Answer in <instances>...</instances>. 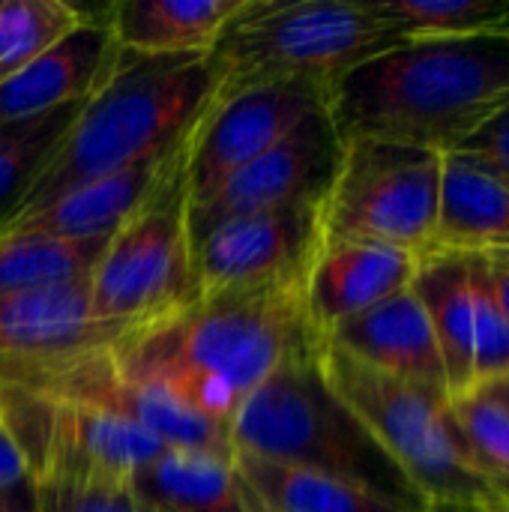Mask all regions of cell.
<instances>
[{"mask_svg": "<svg viewBox=\"0 0 509 512\" xmlns=\"http://www.w3.org/2000/svg\"><path fill=\"white\" fill-rule=\"evenodd\" d=\"M318 363L330 390L426 501H495L468 456L450 399L375 372L330 342Z\"/></svg>", "mask_w": 509, "mask_h": 512, "instance_id": "cell-7", "label": "cell"}, {"mask_svg": "<svg viewBox=\"0 0 509 512\" xmlns=\"http://www.w3.org/2000/svg\"><path fill=\"white\" fill-rule=\"evenodd\" d=\"M99 351L111 342L90 312V276L0 297V390H36Z\"/></svg>", "mask_w": 509, "mask_h": 512, "instance_id": "cell-11", "label": "cell"}, {"mask_svg": "<svg viewBox=\"0 0 509 512\" xmlns=\"http://www.w3.org/2000/svg\"><path fill=\"white\" fill-rule=\"evenodd\" d=\"M330 90L309 81H273L216 99L201 117L189 147L192 201L213 192L234 171L267 153L306 117L327 108Z\"/></svg>", "mask_w": 509, "mask_h": 512, "instance_id": "cell-12", "label": "cell"}, {"mask_svg": "<svg viewBox=\"0 0 509 512\" xmlns=\"http://www.w3.org/2000/svg\"><path fill=\"white\" fill-rule=\"evenodd\" d=\"M321 201L288 204L216 225L195 243L198 297L273 285H306L324 240Z\"/></svg>", "mask_w": 509, "mask_h": 512, "instance_id": "cell-9", "label": "cell"}, {"mask_svg": "<svg viewBox=\"0 0 509 512\" xmlns=\"http://www.w3.org/2000/svg\"><path fill=\"white\" fill-rule=\"evenodd\" d=\"M420 512H486L480 501H426Z\"/></svg>", "mask_w": 509, "mask_h": 512, "instance_id": "cell-33", "label": "cell"}, {"mask_svg": "<svg viewBox=\"0 0 509 512\" xmlns=\"http://www.w3.org/2000/svg\"><path fill=\"white\" fill-rule=\"evenodd\" d=\"M132 489L156 512H261L243 483L234 453L174 450L132 477Z\"/></svg>", "mask_w": 509, "mask_h": 512, "instance_id": "cell-19", "label": "cell"}, {"mask_svg": "<svg viewBox=\"0 0 509 512\" xmlns=\"http://www.w3.org/2000/svg\"><path fill=\"white\" fill-rule=\"evenodd\" d=\"M318 357L321 351L285 363L246 399L231 423L234 453L333 474L390 498L405 512L423 510L426 498L330 390Z\"/></svg>", "mask_w": 509, "mask_h": 512, "instance_id": "cell-5", "label": "cell"}, {"mask_svg": "<svg viewBox=\"0 0 509 512\" xmlns=\"http://www.w3.org/2000/svg\"><path fill=\"white\" fill-rule=\"evenodd\" d=\"M87 15L63 0H0V84L54 48Z\"/></svg>", "mask_w": 509, "mask_h": 512, "instance_id": "cell-24", "label": "cell"}, {"mask_svg": "<svg viewBox=\"0 0 509 512\" xmlns=\"http://www.w3.org/2000/svg\"><path fill=\"white\" fill-rule=\"evenodd\" d=\"M33 512H147L132 483L111 477L36 474Z\"/></svg>", "mask_w": 509, "mask_h": 512, "instance_id": "cell-27", "label": "cell"}, {"mask_svg": "<svg viewBox=\"0 0 509 512\" xmlns=\"http://www.w3.org/2000/svg\"><path fill=\"white\" fill-rule=\"evenodd\" d=\"M414 252L369 240H321L306 276V312L321 339L342 321L411 288Z\"/></svg>", "mask_w": 509, "mask_h": 512, "instance_id": "cell-13", "label": "cell"}, {"mask_svg": "<svg viewBox=\"0 0 509 512\" xmlns=\"http://www.w3.org/2000/svg\"><path fill=\"white\" fill-rule=\"evenodd\" d=\"M489 393H495L504 405L509 408V378H501V381H492V384H483Z\"/></svg>", "mask_w": 509, "mask_h": 512, "instance_id": "cell-34", "label": "cell"}, {"mask_svg": "<svg viewBox=\"0 0 509 512\" xmlns=\"http://www.w3.org/2000/svg\"><path fill=\"white\" fill-rule=\"evenodd\" d=\"M507 3L509 0H372V6L405 33V39L492 30Z\"/></svg>", "mask_w": 509, "mask_h": 512, "instance_id": "cell-26", "label": "cell"}, {"mask_svg": "<svg viewBox=\"0 0 509 512\" xmlns=\"http://www.w3.org/2000/svg\"><path fill=\"white\" fill-rule=\"evenodd\" d=\"M189 138L171 153L141 159L129 165L126 171H117L111 177H102L66 195H57L54 201H48L45 207L27 216L9 219L6 225H0V231H33V234L69 240V243H90V240L105 243L156 192V186L180 159Z\"/></svg>", "mask_w": 509, "mask_h": 512, "instance_id": "cell-16", "label": "cell"}, {"mask_svg": "<svg viewBox=\"0 0 509 512\" xmlns=\"http://www.w3.org/2000/svg\"><path fill=\"white\" fill-rule=\"evenodd\" d=\"M237 471L261 512H405L390 498L300 465L234 453Z\"/></svg>", "mask_w": 509, "mask_h": 512, "instance_id": "cell-21", "label": "cell"}, {"mask_svg": "<svg viewBox=\"0 0 509 512\" xmlns=\"http://www.w3.org/2000/svg\"><path fill=\"white\" fill-rule=\"evenodd\" d=\"M405 42L372 0H246L207 54L216 99L273 81L333 87L360 63Z\"/></svg>", "mask_w": 509, "mask_h": 512, "instance_id": "cell-4", "label": "cell"}, {"mask_svg": "<svg viewBox=\"0 0 509 512\" xmlns=\"http://www.w3.org/2000/svg\"><path fill=\"white\" fill-rule=\"evenodd\" d=\"M246 0H120L102 15L120 51L144 57L210 54Z\"/></svg>", "mask_w": 509, "mask_h": 512, "instance_id": "cell-18", "label": "cell"}, {"mask_svg": "<svg viewBox=\"0 0 509 512\" xmlns=\"http://www.w3.org/2000/svg\"><path fill=\"white\" fill-rule=\"evenodd\" d=\"M486 512H509V504H504V501H492V504H486Z\"/></svg>", "mask_w": 509, "mask_h": 512, "instance_id": "cell-36", "label": "cell"}, {"mask_svg": "<svg viewBox=\"0 0 509 512\" xmlns=\"http://www.w3.org/2000/svg\"><path fill=\"white\" fill-rule=\"evenodd\" d=\"M411 291L432 324L450 399L477 390L474 375V297H471V255L429 249L417 258Z\"/></svg>", "mask_w": 509, "mask_h": 512, "instance_id": "cell-20", "label": "cell"}, {"mask_svg": "<svg viewBox=\"0 0 509 512\" xmlns=\"http://www.w3.org/2000/svg\"><path fill=\"white\" fill-rule=\"evenodd\" d=\"M324 342L342 348L375 372L450 399V384L432 324L411 288L342 321L327 333Z\"/></svg>", "mask_w": 509, "mask_h": 512, "instance_id": "cell-14", "label": "cell"}, {"mask_svg": "<svg viewBox=\"0 0 509 512\" xmlns=\"http://www.w3.org/2000/svg\"><path fill=\"white\" fill-rule=\"evenodd\" d=\"M189 147L192 138L156 192L102 246L90 273V312L111 348L198 300L189 231Z\"/></svg>", "mask_w": 509, "mask_h": 512, "instance_id": "cell-6", "label": "cell"}, {"mask_svg": "<svg viewBox=\"0 0 509 512\" xmlns=\"http://www.w3.org/2000/svg\"><path fill=\"white\" fill-rule=\"evenodd\" d=\"M429 249L465 255L509 249V186L462 150L441 156L438 219Z\"/></svg>", "mask_w": 509, "mask_h": 512, "instance_id": "cell-17", "label": "cell"}, {"mask_svg": "<svg viewBox=\"0 0 509 512\" xmlns=\"http://www.w3.org/2000/svg\"><path fill=\"white\" fill-rule=\"evenodd\" d=\"M324 339L306 312V285L198 297L156 327L120 339L114 369L231 429L246 399L285 363L318 354Z\"/></svg>", "mask_w": 509, "mask_h": 512, "instance_id": "cell-1", "label": "cell"}, {"mask_svg": "<svg viewBox=\"0 0 509 512\" xmlns=\"http://www.w3.org/2000/svg\"><path fill=\"white\" fill-rule=\"evenodd\" d=\"M147 512H156V510H147Z\"/></svg>", "mask_w": 509, "mask_h": 512, "instance_id": "cell-37", "label": "cell"}, {"mask_svg": "<svg viewBox=\"0 0 509 512\" xmlns=\"http://www.w3.org/2000/svg\"><path fill=\"white\" fill-rule=\"evenodd\" d=\"M105 243H69L33 231H0V297L87 279Z\"/></svg>", "mask_w": 509, "mask_h": 512, "instance_id": "cell-23", "label": "cell"}, {"mask_svg": "<svg viewBox=\"0 0 509 512\" xmlns=\"http://www.w3.org/2000/svg\"><path fill=\"white\" fill-rule=\"evenodd\" d=\"M474 297V375L477 387L509 378V318L492 288L483 255H471Z\"/></svg>", "mask_w": 509, "mask_h": 512, "instance_id": "cell-28", "label": "cell"}, {"mask_svg": "<svg viewBox=\"0 0 509 512\" xmlns=\"http://www.w3.org/2000/svg\"><path fill=\"white\" fill-rule=\"evenodd\" d=\"M0 512H33V483L27 489L0 495Z\"/></svg>", "mask_w": 509, "mask_h": 512, "instance_id": "cell-32", "label": "cell"}, {"mask_svg": "<svg viewBox=\"0 0 509 512\" xmlns=\"http://www.w3.org/2000/svg\"><path fill=\"white\" fill-rule=\"evenodd\" d=\"M117 57L120 48L105 15L90 12L69 36L0 84V123L90 99Z\"/></svg>", "mask_w": 509, "mask_h": 512, "instance_id": "cell-15", "label": "cell"}, {"mask_svg": "<svg viewBox=\"0 0 509 512\" xmlns=\"http://www.w3.org/2000/svg\"><path fill=\"white\" fill-rule=\"evenodd\" d=\"M509 105V33L405 39L342 75L327 96L339 141L459 150Z\"/></svg>", "mask_w": 509, "mask_h": 512, "instance_id": "cell-2", "label": "cell"}, {"mask_svg": "<svg viewBox=\"0 0 509 512\" xmlns=\"http://www.w3.org/2000/svg\"><path fill=\"white\" fill-rule=\"evenodd\" d=\"M213 102L216 72L207 54L144 57L120 51L12 219L141 159L177 150Z\"/></svg>", "mask_w": 509, "mask_h": 512, "instance_id": "cell-3", "label": "cell"}, {"mask_svg": "<svg viewBox=\"0 0 509 512\" xmlns=\"http://www.w3.org/2000/svg\"><path fill=\"white\" fill-rule=\"evenodd\" d=\"M492 30H498V33H509V3H507V9H504V15L495 21V27Z\"/></svg>", "mask_w": 509, "mask_h": 512, "instance_id": "cell-35", "label": "cell"}, {"mask_svg": "<svg viewBox=\"0 0 509 512\" xmlns=\"http://www.w3.org/2000/svg\"><path fill=\"white\" fill-rule=\"evenodd\" d=\"M30 483H33L30 462L24 459V453H21V447L15 444L12 432H9L6 423L0 420V495L27 489Z\"/></svg>", "mask_w": 509, "mask_h": 512, "instance_id": "cell-30", "label": "cell"}, {"mask_svg": "<svg viewBox=\"0 0 509 512\" xmlns=\"http://www.w3.org/2000/svg\"><path fill=\"white\" fill-rule=\"evenodd\" d=\"M453 414L468 456L495 501L509 504V408L486 387L453 399Z\"/></svg>", "mask_w": 509, "mask_h": 512, "instance_id": "cell-25", "label": "cell"}, {"mask_svg": "<svg viewBox=\"0 0 509 512\" xmlns=\"http://www.w3.org/2000/svg\"><path fill=\"white\" fill-rule=\"evenodd\" d=\"M441 156L381 138L342 141L321 210L324 240H369L423 255L438 219Z\"/></svg>", "mask_w": 509, "mask_h": 512, "instance_id": "cell-8", "label": "cell"}, {"mask_svg": "<svg viewBox=\"0 0 509 512\" xmlns=\"http://www.w3.org/2000/svg\"><path fill=\"white\" fill-rule=\"evenodd\" d=\"M84 102L87 99L36 117L0 123V225L15 216L27 192L36 186L48 162L60 150L66 132L72 129L75 117L81 114Z\"/></svg>", "mask_w": 509, "mask_h": 512, "instance_id": "cell-22", "label": "cell"}, {"mask_svg": "<svg viewBox=\"0 0 509 512\" xmlns=\"http://www.w3.org/2000/svg\"><path fill=\"white\" fill-rule=\"evenodd\" d=\"M339 159L342 141L333 129L330 111L324 108L294 126L267 153L222 180L213 192L189 204L192 243L228 219L306 201L324 204L339 171Z\"/></svg>", "mask_w": 509, "mask_h": 512, "instance_id": "cell-10", "label": "cell"}, {"mask_svg": "<svg viewBox=\"0 0 509 512\" xmlns=\"http://www.w3.org/2000/svg\"><path fill=\"white\" fill-rule=\"evenodd\" d=\"M486 261V270H489V279H492V288L504 306L509 318V249H495V252H486L483 255Z\"/></svg>", "mask_w": 509, "mask_h": 512, "instance_id": "cell-31", "label": "cell"}, {"mask_svg": "<svg viewBox=\"0 0 509 512\" xmlns=\"http://www.w3.org/2000/svg\"><path fill=\"white\" fill-rule=\"evenodd\" d=\"M459 150L492 168L509 186V105L501 108L486 126H480Z\"/></svg>", "mask_w": 509, "mask_h": 512, "instance_id": "cell-29", "label": "cell"}]
</instances>
